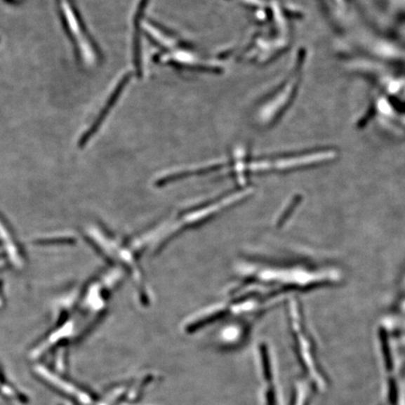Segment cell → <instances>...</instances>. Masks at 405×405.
<instances>
[{"instance_id":"1","label":"cell","mask_w":405,"mask_h":405,"mask_svg":"<svg viewBox=\"0 0 405 405\" xmlns=\"http://www.w3.org/2000/svg\"><path fill=\"white\" fill-rule=\"evenodd\" d=\"M86 234L92 247L100 256L131 278L142 305L150 306L152 293L141 265V251L133 239H122L100 225H91L86 229Z\"/></svg>"},{"instance_id":"2","label":"cell","mask_w":405,"mask_h":405,"mask_svg":"<svg viewBox=\"0 0 405 405\" xmlns=\"http://www.w3.org/2000/svg\"><path fill=\"white\" fill-rule=\"evenodd\" d=\"M243 194H244L242 192H232L225 197H217L208 202L184 209L174 218H170L166 222L136 237V241L143 251L150 250L152 254L160 253L172 239L190 229L208 222L223 209L241 199Z\"/></svg>"},{"instance_id":"4","label":"cell","mask_w":405,"mask_h":405,"mask_svg":"<svg viewBox=\"0 0 405 405\" xmlns=\"http://www.w3.org/2000/svg\"><path fill=\"white\" fill-rule=\"evenodd\" d=\"M9 380L5 378L4 374L0 373V395L4 396L5 398L11 399V401H21L20 393L19 390L11 384Z\"/></svg>"},{"instance_id":"3","label":"cell","mask_w":405,"mask_h":405,"mask_svg":"<svg viewBox=\"0 0 405 405\" xmlns=\"http://www.w3.org/2000/svg\"><path fill=\"white\" fill-rule=\"evenodd\" d=\"M128 78H130V77H128H128H125L121 81H120L119 85H117L116 89H114V91L113 93H112L111 97L109 98L105 108L100 111L99 116H98L96 119V121L93 123V125L91 126V128H89V130L85 133V135L83 136L82 140H81V145H83L84 146V145L88 143L89 139L93 138L94 134L96 133L98 130H99L100 125L102 124L103 119L107 117L109 111L111 110V108L113 107L114 103H116L117 98H119V94L123 91L124 86L127 85V79H128Z\"/></svg>"}]
</instances>
